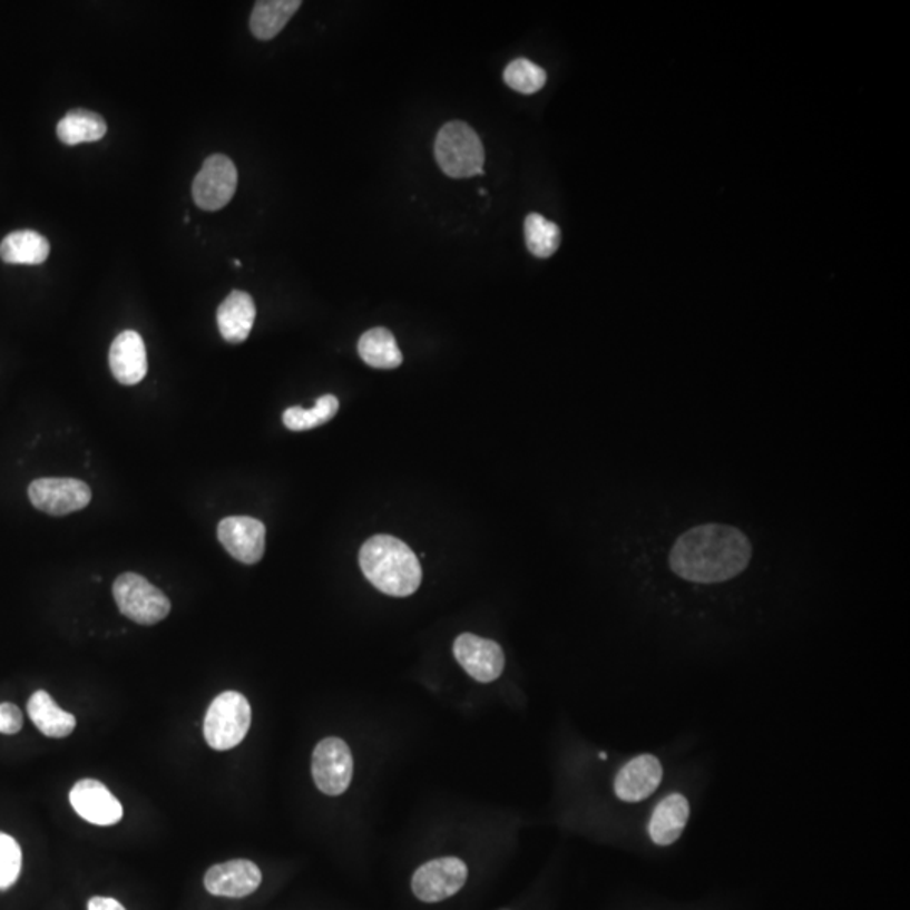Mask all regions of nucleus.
<instances>
[{
  "mask_svg": "<svg viewBox=\"0 0 910 910\" xmlns=\"http://www.w3.org/2000/svg\"><path fill=\"white\" fill-rule=\"evenodd\" d=\"M666 567L693 585H721L744 575L755 560L754 538L737 525L705 519L679 528L666 540Z\"/></svg>",
  "mask_w": 910,
  "mask_h": 910,
  "instance_id": "obj_1",
  "label": "nucleus"
},
{
  "mask_svg": "<svg viewBox=\"0 0 910 910\" xmlns=\"http://www.w3.org/2000/svg\"><path fill=\"white\" fill-rule=\"evenodd\" d=\"M360 567L371 585L386 596H412L422 584L419 557L390 535H376L361 547Z\"/></svg>",
  "mask_w": 910,
  "mask_h": 910,
  "instance_id": "obj_2",
  "label": "nucleus"
},
{
  "mask_svg": "<svg viewBox=\"0 0 910 910\" xmlns=\"http://www.w3.org/2000/svg\"><path fill=\"white\" fill-rule=\"evenodd\" d=\"M436 159L440 169L453 179L485 174V147L474 128L464 121H449L436 139Z\"/></svg>",
  "mask_w": 910,
  "mask_h": 910,
  "instance_id": "obj_3",
  "label": "nucleus"
},
{
  "mask_svg": "<svg viewBox=\"0 0 910 910\" xmlns=\"http://www.w3.org/2000/svg\"><path fill=\"white\" fill-rule=\"evenodd\" d=\"M252 725L248 699L238 692H225L209 705L205 718V741L215 751L242 744Z\"/></svg>",
  "mask_w": 910,
  "mask_h": 910,
  "instance_id": "obj_4",
  "label": "nucleus"
},
{
  "mask_svg": "<svg viewBox=\"0 0 910 910\" xmlns=\"http://www.w3.org/2000/svg\"><path fill=\"white\" fill-rule=\"evenodd\" d=\"M114 599L125 617L143 626H154L170 613V600L166 594L143 575L133 571L121 574L114 581Z\"/></svg>",
  "mask_w": 910,
  "mask_h": 910,
  "instance_id": "obj_5",
  "label": "nucleus"
},
{
  "mask_svg": "<svg viewBox=\"0 0 910 910\" xmlns=\"http://www.w3.org/2000/svg\"><path fill=\"white\" fill-rule=\"evenodd\" d=\"M353 754L346 742L330 737L319 742L312 754V777L315 786L327 796H341L353 779Z\"/></svg>",
  "mask_w": 910,
  "mask_h": 910,
  "instance_id": "obj_6",
  "label": "nucleus"
},
{
  "mask_svg": "<svg viewBox=\"0 0 910 910\" xmlns=\"http://www.w3.org/2000/svg\"><path fill=\"white\" fill-rule=\"evenodd\" d=\"M238 187V170L229 157L223 154L209 156L198 176L194 177L193 199L205 212L225 208Z\"/></svg>",
  "mask_w": 910,
  "mask_h": 910,
  "instance_id": "obj_7",
  "label": "nucleus"
},
{
  "mask_svg": "<svg viewBox=\"0 0 910 910\" xmlns=\"http://www.w3.org/2000/svg\"><path fill=\"white\" fill-rule=\"evenodd\" d=\"M28 495L36 509L51 516L81 511L91 501L90 486L70 478L36 479L29 486Z\"/></svg>",
  "mask_w": 910,
  "mask_h": 910,
  "instance_id": "obj_8",
  "label": "nucleus"
},
{
  "mask_svg": "<svg viewBox=\"0 0 910 910\" xmlns=\"http://www.w3.org/2000/svg\"><path fill=\"white\" fill-rule=\"evenodd\" d=\"M468 880V867L456 857L423 863L412 879V890L422 902L436 903L456 896Z\"/></svg>",
  "mask_w": 910,
  "mask_h": 910,
  "instance_id": "obj_9",
  "label": "nucleus"
},
{
  "mask_svg": "<svg viewBox=\"0 0 910 910\" xmlns=\"http://www.w3.org/2000/svg\"><path fill=\"white\" fill-rule=\"evenodd\" d=\"M453 656L471 678L479 683H491L505 669V653L495 640L476 634L464 633L453 643Z\"/></svg>",
  "mask_w": 910,
  "mask_h": 910,
  "instance_id": "obj_10",
  "label": "nucleus"
},
{
  "mask_svg": "<svg viewBox=\"0 0 910 910\" xmlns=\"http://www.w3.org/2000/svg\"><path fill=\"white\" fill-rule=\"evenodd\" d=\"M265 525L249 516H229L218 525V540L235 560L258 564L265 554Z\"/></svg>",
  "mask_w": 910,
  "mask_h": 910,
  "instance_id": "obj_11",
  "label": "nucleus"
},
{
  "mask_svg": "<svg viewBox=\"0 0 910 910\" xmlns=\"http://www.w3.org/2000/svg\"><path fill=\"white\" fill-rule=\"evenodd\" d=\"M71 806L85 821L98 826H111L124 816L120 801L105 784L95 779H84L75 784L70 793Z\"/></svg>",
  "mask_w": 910,
  "mask_h": 910,
  "instance_id": "obj_12",
  "label": "nucleus"
},
{
  "mask_svg": "<svg viewBox=\"0 0 910 910\" xmlns=\"http://www.w3.org/2000/svg\"><path fill=\"white\" fill-rule=\"evenodd\" d=\"M262 883V872L249 860L218 863L206 872L205 887L212 896L242 899L255 892Z\"/></svg>",
  "mask_w": 910,
  "mask_h": 910,
  "instance_id": "obj_13",
  "label": "nucleus"
},
{
  "mask_svg": "<svg viewBox=\"0 0 910 910\" xmlns=\"http://www.w3.org/2000/svg\"><path fill=\"white\" fill-rule=\"evenodd\" d=\"M662 762L655 755L644 754L627 762L617 774L614 790L626 803H639L652 796L662 784Z\"/></svg>",
  "mask_w": 910,
  "mask_h": 910,
  "instance_id": "obj_14",
  "label": "nucleus"
},
{
  "mask_svg": "<svg viewBox=\"0 0 910 910\" xmlns=\"http://www.w3.org/2000/svg\"><path fill=\"white\" fill-rule=\"evenodd\" d=\"M110 371L118 383L134 386L147 374V351L143 336L136 331H124L115 337L108 354Z\"/></svg>",
  "mask_w": 910,
  "mask_h": 910,
  "instance_id": "obj_15",
  "label": "nucleus"
},
{
  "mask_svg": "<svg viewBox=\"0 0 910 910\" xmlns=\"http://www.w3.org/2000/svg\"><path fill=\"white\" fill-rule=\"evenodd\" d=\"M256 307L253 297L246 292L233 291L218 307L219 334L229 344H239L252 333L255 324Z\"/></svg>",
  "mask_w": 910,
  "mask_h": 910,
  "instance_id": "obj_16",
  "label": "nucleus"
},
{
  "mask_svg": "<svg viewBox=\"0 0 910 910\" xmlns=\"http://www.w3.org/2000/svg\"><path fill=\"white\" fill-rule=\"evenodd\" d=\"M28 713L32 724L46 737L65 738L77 727L75 715L59 708L52 696L45 689H39L29 698Z\"/></svg>",
  "mask_w": 910,
  "mask_h": 910,
  "instance_id": "obj_17",
  "label": "nucleus"
},
{
  "mask_svg": "<svg viewBox=\"0 0 910 910\" xmlns=\"http://www.w3.org/2000/svg\"><path fill=\"white\" fill-rule=\"evenodd\" d=\"M689 818V804L682 794H672L663 800L649 821V836L656 844L675 843L682 836Z\"/></svg>",
  "mask_w": 910,
  "mask_h": 910,
  "instance_id": "obj_18",
  "label": "nucleus"
},
{
  "mask_svg": "<svg viewBox=\"0 0 910 910\" xmlns=\"http://www.w3.org/2000/svg\"><path fill=\"white\" fill-rule=\"evenodd\" d=\"M301 0H260L253 8L249 29L262 41L274 39L301 8Z\"/></svg>",
  "mask_w": 910,
  "mask_h": 910,
  "instance_id": "obj_19",
  "label": "nucleus"
},
{
  "mask_svg": "<svg viewBox=\"0 0 910 910\" xmlns=\"http://www.w3.org/2000/svg\"><path fill=\"white\" fill-rule=\"evenodd\" d=\"M48 239L31 229L11 233L0 243V258L11 265H41L48 260Z\"/></svg>",
  "mask_w": 910,
  "mask_h": 910,
  "instance_id": "obj_20",
  "label": "nucleus"
},
{
  "mask_svg": "<svg viewBox=\"0 0 910 910\" xmlns=\"http://www.w3.org/2000/svg\"><path fill=\"white\" fill-rule=\"evenodd\" d=\"M358 353L364 363L376 370H395L403 363L395 336L384 327L366 331L358 343Z\"/></svg>",
  "mask_w": 910,
  "mask_h": 910,
  "instance_id": "obj_21",
  "label": "nucleus"
},
{
  "mask_svg": "<svg viewBox=\"0 0 910 910\" xmlns=\"http://www.w3.org/2000/svg\"><path fill=\"white\" fill-rule=\"evenodd\" d=\"M59 140L67 146H78V144L97 143L107 134V121L101 115L90 110H71L59 120Z\"/></svg>",
  "mask_w": 910,
  "mask_h": 910,
  "instance_id": "obj_22",
  "label": "nucleus"
},
{
  "mask_svg": "<svg viewBox=\"0 0 910 910\" xmlns=\"http://www.w3.org/2000/svg\"><path fill=\"white\" fill-rule=\"evenodd\" d=\"M340 410V400L334 395H324L315 402L314 409L305 410L302 407H291L285 410L284 425L294 432H304L315 427L324 425L336 417Z\"/></svg>",
  "mask_w": 910,
  "mask_h": 910,
  "instance_id": "obj_23",
  "label": "nucleus"
},
{
  "mask_svg": "<svg viewBox=\"0 0 910 910\" xmlns=\"http://www.w3.org/2000/svg\"><path fill=\"white\" fill-rule=\"evenodd\" d=\"M525 238L527 246L538 258H548L555 255L561 242V232L554 222L544 218L538 213H531L525 219Z\"/></svg>",
  "mask_w": 910,
  "mask_h": 910,
  "instance_id": "obj_24",
  "label": "nucleus"
},
{
  "mask_svg": "<svg viewBox=\"0 0 910 910\" xmlns=\"http://www.w3.org/2000/svg\"><path fill=\"white\" fill-rule=\"evenodd\" d=\"M505 81L512 90L531 95L540 91L547 84V74L530 59L519 58L506 67Z\"/></svg>",
  "mask_w": 910,
  "mask_h": 910,
  "instance_id": "obj_25",
  "label": "nucleus"
},
{
  "mask_svg": "<svg viewBox=\"0 0 910 910\" xmlns=\"http://www.w3.org/2000/svg\"><path fill=\"white\" fill-rule=\"evenodd\" d=\"M22 870V850L11 834L0 831V890L18 882Z\"/></svg>",
  "mask_w": 910,
  "mask_h": 910,
  "instance_id": "obj_26",
  "label": "nucleus"
},
{
  "mask_svg": "<svg viewBox=\"0 0 910 910\" xmlns=\"http://www.w3.org/2000/svg\"><path fill=\"white\" fill-rule=\"evenodd\" d=\"M0 710H2V717H4L2 734L14 735L21 732L25 718H22L19 706H16L14 703H0Z\"/></svg>",
  "mask_w": 910,
  "mask_h": 910,
  "instance_id": "obj_27",
  "label": "nucleus"
},
{
  "mask_svg": "<svg viewBox=\"0 0 910 910\" xmlns=\"http://www.w3.org/2000/svg\"><path fill=\"white\" fill-rule=\"evenodd\" d=\"M88 910H125V907L110 897H94L88 902Z\"/></svg>",
  "mask_w": 910,
  "mask_h": 910,
  "instance_id": "obj_28",
  "label": "nucleus"
},
{
  "mask_svg": "<svg viewBox=\"0 0 910 910\" xmlns=\"http://www.w3.org/2000/svg\"><path fill=\"white\" fill-rule=\"evenodd\" d=\"M2 727H4V717H2V710H0V732H2Z\"/></svg>",
  "mask_w": 910,
  "mask_h": 910,
  "instance_id": "obj_29",
  "label": "nucleus"
},
{
  "mask_svg": "<svg viewBox=\"0 0 910 910\" xmlns=\"http://www.w3.org/2000/svg\"><path fill=\"white\" fill-rule=\"evenodd\" d=\"M233 264H235V267H238V268L242 267V262H239V260H235V262H233Z\"/></svg>",
  "mask_w": 910,
  "mask_h": 910,
  "instance_id": "obj_30",
  "label": "nucleus"
}]
</instances>
